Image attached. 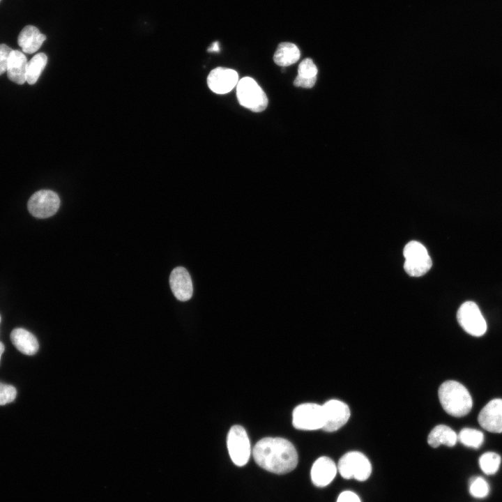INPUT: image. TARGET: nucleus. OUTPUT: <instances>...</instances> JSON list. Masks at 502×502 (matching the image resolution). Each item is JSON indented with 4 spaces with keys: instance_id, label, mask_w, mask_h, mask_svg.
I'll use <instances>...</instances> for the list:
<instances>
[{
    "instance_id": "20e7f679",
    "label": "nucleus",
    "mask_w": 502,
    "mask_h": 502,
    "mask_svg": "<svg viewBox=\"0 0 502 502\" xmlns=\"http://www.w3.org/2000/svg\"><path fill=\"white\" fill-rule=\"evenodd\" d=\"M337 471L345 479L359 481L367 480L372 473V465L367 457L360 452L351 451L340 457Z\"/></svg>"
},
{
    "instance_id": "4be33fe9",
    "label": "nucleus",
    "mask_w": 502,
    "mask_h": 502,
    "mask_svg": "<svg viewBox=\"0 0 502 502\" xmlns=\"http://www.w3.org/2000/svg\"><path fill=\"white\" fill-rule=\"evenodd\" d=\"M501 458L494 452H487L479 458V466L482 472L487 475L496 473L500 466Z\"/></svg>"
},
{
    "instance_id": "f257e3e1",
    "label": "nucleus",
    "mask_w": 502,
    "mask_h": 502,
    "mask_svg": "<svg viewBox=\"0 0 502 502\" xmlns=\"http://www.w3.org/2000/svg\"><path fill=\"white\" fill-rule=\"evenodd\" d=\"M252 455L261 468L277 474L287 473L298 464V454L294 445L280 437H265L253 448Z\"/></svg>"
},
{
    "instance_id": "aec40b11",
    "label": "nucleus",
    "mask_w": 502,
    "mask_h": 502,
    "mask_svg": "<svg viewBox=\"0 0 502 502\" xmlns=\"http://www.w3.org/2000/svg\"><path fill=\"white\" fill-rule=\"evenodd\" d=\"M47 62L45 54L41 52L33 56L28 61L26 74V82L29 84H35Z\"/></svg>"
},
{
    "instance_id": "1a4fd4ad",
    "label": "nucleus",
    "mask_w": 502,
    "mask_h": 502,
    "mask_svg": "<svg viewBox=\"0 0 502 502\" xmlns=\"http://www.w3.org/2000/svg\"><path fill=\"white\" fill-rule=\"evenodd\" d=\"M27 205L32 215L46 218L56 213L60 206V199L54 191L41 190L31 195Z\"/></svg>"
},
{
    "instance_id": "b1692460",
    "label": "nucleus",
    "mask_w": 502,
    "mask_h": 502,
    "mask_svg": "<svg viewBox=\"0 0 502 502\" xmlns=\"http://www.w3.org/2000/svg\"><path fill=\"white\" fill-rule=\"evenodd\" d=\"M317 68L313 61L307 58L300 63L296 77L301 79H314L317 78Z\"/></svg>"
},
{
    "instance_id": "0eeeda50",
    "label": "nucleus",
    "mask_w": 502,
    "mask_h": 502,
    "mask_svg": "<svg viewBox=\"0 0 502 502\" xmlns=\"http://www.w3.org/2000/svg\"><path fill=\"white\" fill-rule=\"evenodd\" d=\"M322 405L316 403H303L293 411L292 423L295 428L302 430H317L324 426Z\"/></svg>"
},
{
    "instance_id": "ddd939ff",
    "label": "nucleus",
    "mask_w": 502,
    "mask_h": 502,
    "mask_svg": "<svg viewBox=\"0 0 502 502\" xmlns=\"http://www.w3.org/2000/svg\"><path fill=\"white\" fill-rule=\"evenodd\" d=\"M169 284L175 297L181 301L191 298L193 293L192 280L188 271L183 267H176L169 276Z\"/></svg>"
},
{
    "instance_id": "f03ea898",
    "label": "nucleus",
    "mask_w": 502,
    "mask_h": 502,
    "mask_svg": "<svg viewBox=\"0 0 502 502\" xmlns=\"http://www.w3.org/2000/svg\"><path fill=\"white\" fill-rule=\"evenodd\" d=\"M438 395L440 403L449 415L463 417L471 410L473 400L469 390L458 381L448 380L439 387Z\"/></svg>"
},
{
    "instance_id": "5701e85b",
    "label": "nucleus",
    "mask_w": 502,
    "mask_h": 502,
    "mask_svg": "<svg viewBox=\"0 0 502 502\" xmlns=\"http://www.w3.org/2000/svg\"><path fill=\"white\" fill-rule=\"evenodd\" d=\"M469 493L478 499L486 497L489 493L488 482L482 477H473L469 481Z\"/></svg>"
},
{
    "instance_id": "bb28decb",
    "label": "nucleus",
    "mask_w": 502,
    "mask_h": 502,
    "mask_svg": "<svg viewBox=\"0 0 502 502\" xmlns=\"http://www.w3.org/2000/svg\"><path fill=\"white\" fill-rule=\"evenodd\" d=\"M337 502H361L358 496L351 491L342 492L338 496Z\"/></svg>"
},
{
    "instance_id": "a211bd4d",
    "label": "nucleus",
    "mask_w": 502,
    "mask_h": 502,
    "mask_svg": "<svg viewBox=\"0 0 502 502\" xmlns=\"http://www.w3.org/2000/svg\"><path fill=\"white\" fill-rule=\"evenodd\" d=\"M457 441V433L452 428L445 425L435 426L427 436V443L432 448H437L440 445L452 447Z\"/></svg>"
},
{
    "instance_id": "cd10ccee",
    "label": "nucleus",
    "mask_w": 502,
    "mask_h": 502,
    "mask_svg": "<svg viewBox=\"0 0 502 502\" xmlns=\"http://www.w3.org/2000/svg\"><path fill=\"white\" fill-rule=\"evenodd\" d=\"M317 78L301 79L296 77L294 81V85L296 87L312 88L314 86Z\"/></svg>"
},
{
    "instance_id": "4468645a",
    "label": "nucleus",
    "mask_w": 502,
    "mask_h": 502,
    "mask_svg": "<svg viewBox=\"0 0 502 502\" xmlns=\"http://www.w3.org/2000/svg\"><path fill=\"white\" fill-rule=\"evenodd\" d=\"M337 471L335 463L328 457H321L313 464L311 469V479L317 487H325L335 478Z\"/></svg>"
},
{
    "instance_id": "393cba45",
    "label": "nucleus",
    "mask_w": 502,
    "mask_h": 502,
    "mask_svg": "<svg viewBox=\"0 0 502 502\" xmlns=\"http://www.w3.org/2000/svg\"><path fill=\"white\" fill-rule=\"evenodd\" d=\"M17 395L16 389L11 385L0 382V405H5L13 402Z\"/></svg>"
},
{
    "instance_id": "2eb2a0df",
    "label": "nucleus",
    "mask_w": 502,
    "mask_h": 502,
    "mask_svg": "<svg viewBox=\"0 0 502 502\" xmlns=\"http://www.w3.org/2000/svg\"><path fill=\"white\" fill-rule=\"evenodd\" d=\"M27 63L26 57L21 51L13 50L6 70L8 79L18 84H24L26 82Z\"/></svg>"
},
{
    "instance_id": "39448f33",
    "label": "nucleus",
    "mask_w": 502,
    "mask_h": 502,
    "mask_svg": "<svg viewBox=\"0 0 502 502\" xmlns=\"http://www.w3.org/2000/svg\"><path fill=\"white\" fill-rule=\"evenodd\" d=\"M405 259L404 268L410 276L420 277L432 266V259L425 247L418 241L408 243L403 250Z\"/></svg>"
},
{
    "instance_id": "6e6552de",
    "label": "nucleus",
    "mask_w": 502,
    "mask_h": 502,
    "mask_svg": "<svg viewBox=\"0 0 502 502\" xmlns=\"http://www.w3.org/2000/svg\"><path fill=\"white\" fill-rule=\"evenodd\" d=\"M457 319L462 328L471 335L480 337L487 331L486 321L473 301H466L459 307Z\"/></svg>"
},
{
    "instance_id": "412c9836",
    "label": "nucleus",
    "mask_w": 502,
    "mask_h": 502,
    "mask_svg": "<svg viewBox=\"0 0 502 502\" xmlns=\"http://www.w3.org/2000/svg\"><path fill=\"white\" fill-rule=\"evenodd\" d=\"M458 440L464 446L477 449L484 441L483 433L472 428H464L457 435Z\"/></svg>"
},
{
    "instance_id": "dca6fc26",
    "label": "nucleus",
    "mask_w": 502,
    "mask_h": 502,
    "mask_svg": "<svg viewBox=\"0 0 502 502\" xmlns=\"http://www.w3.org/2000/svg\"><path fill=\"white\" fill-rule=\"evenodd\" d=\"M46 36L38 28L32 25L24 26L20 31L17 43L22 52L27 54L36 52L45 40Z\"/></svg>"
},
{
    "instance_id": "f3484780",
    "label": "nucleus",
    "mask_w": 502,
    "mask_h": 502,
    "mask_svg": "<svg viewBox=\"0 0 502 502\" xmlns=\"http://www.w3.org/2000/svg\"><path fill=\"white\" fill-rule=\"evenodd\" d=\"M10 339L15 348L25 355H34L38 350L36 337L24 328H15L11 332Z\"/></svg>"
},
{
    "instance_id": "c85d7f7f",
    "label": "nucleus",
    "mask_w": 502,
    "mask_h": 502,
    "mask_svg": "<svg viewBox=\"0 0 502 502\" xmlns=\"http://www.w3.org/2000/svg\"><path fill=\"white\" fill-rule=\"evenodd\" d=\"M219 51V43L218 42H214L211 44V47H208V52H218Z\"/></svg>"
},
{
    "instance_id": "f8f14e48",
    "label": "nucleus",
    "mask_w": 502,
    "mask_h": 502,
    "mask_svg": "<svg viewBox=\"0 0 502 502\" xmlns=\"http://www.w3.org/2000/svg\"><path fill=\"white\" fill-rule=\"evenodd\" d=\"M478 420L484 429L502 433V399L489 401L479 413Z\"/></svg>"
},
{
    "instance_id": "c756f323",
    "label": "nucleus",
    "mask_w": 502,
    "mask_h": 502,
    "mask_svg": "<svg viewBox=\"0 0 502 502\" xmlns=\"http://www.w3.org/2000/svg\"><path fill=\"white\" fill-rule=\"evenodd\" d=\"M3 351H4V345L3 344L2 342H0V359H1V356Z\"/></svg>"
},
{
    "instance_id": "9b49d317",
    "label": "nucleus",
    "mask_w": 502,
    "mask_h": 502,
    "mask_svg": "<svg viewBox=\"0 0 502 502\" xmlns=\"http://www.w3.org/2000/svg\"><path fill=\"white\" fill-rule=\"evenodd\" d=\"M238 73L233 69L217 67L208 75L207 84L209 89L218 94L231 91L238 84Z\"/></svg>"
},
{
    "instance_id": "7ed1b4c3",
    "label": "nucleus",
    "mask_w": 502,
    "mask_h": 502,
    "mask_svg": "<svg viewBox=\"0 0 502 502\" xmlns=\"http://www.w3.org/2000/svg\"><path fill=\"white\" fill-rule=\"evenodd\" d=\"M236 96L240 105L254 112L264 111L268 105V98L265 92L256 81L250 77H245L238 82Z\"/></svg>"
},
{
    "instance_id": "6ab92c4d",
    "label": "nucleus",
    "mask_w": 502,
    "mask_h": 502,
    "mask_svg": "<svg viewBox=\"0 0 502 502\" xmlns=\"http://www.w3.org/2000/svg\"><path fill=\"white\" fill-rule=\"evenodd\" d=\"M300 56V50L295 44L284 42L277 45L273 61L277 65L286 67L295 63Z\"/></svg>"
},
{
    "instance_id": "9d476101",
    "label": "nucleus",
    "mask_w": 502,
    "mask_h": 502,
    "mask_svg": "<svg viewBox=\"0 0 502 502\" xmlns=\"http://www.w3.org/2000/svg\"><path fill=\"white\" fill-rule=\"evenodd\" d=\"M322 408L324 420L322 429L328 432H333L344 426L351 415L348 405L338 400L327 401Z\"/></svg>"
},
{
    "instance_id": "7c9ffc66",
    "label": "nucleus",
    "mask_w": 502,
    "mask_h": 502,
    "mask_svg": "<svg viewBox=\"0 0 502 502\" xmlns=\"http://www.w3.org/2000/svg\"><path fill=\"white\" fill-rule=\"evenodd\" d=\"M1 1V0H0Z\"/></svg>"
},
{
    "instance_id": "a878e982",
    "label": "nucleus",
    "mask_w": 502,
    "mask_h": 502,
    "mask_svg": "<svg viewBox=\"0 0 502 502\" xmlns=\"http://www.w3.org/2000/svg\"><path fill=\"white\" fill-rule=\"evenodd\" d=\"M13 50L5 44H0V75L6 72L8 58Z\"/></svg>"
},
{
    "instance_id": "423d86ee",
    "label": "nucleus",
    "mask_w": 502,
    "mask_h": 502,
    "mask_svg": "<svg viewBox=\"0 0 502 502\" xmlns=\"http://www.w3.org/2000/svg\"><path fill=\"white\" fill-rule=\"evenodd\" d=\"M227 445L229 456L238 466L245 465L250 457L251 446L245 429L241 425L232 426L227 434Z\"/></svg>"
}]
</instances>
